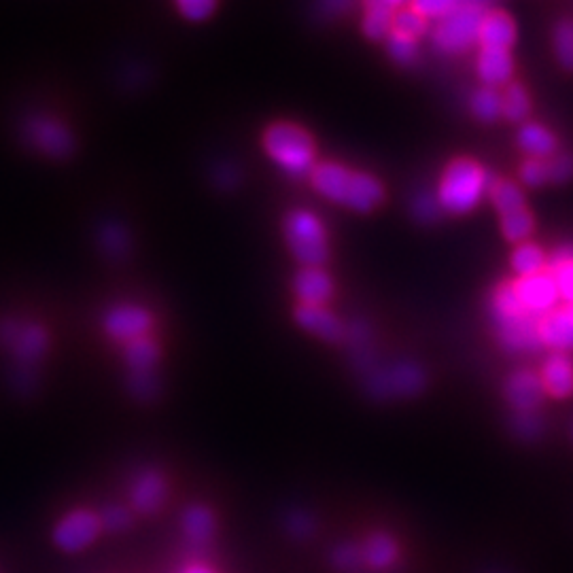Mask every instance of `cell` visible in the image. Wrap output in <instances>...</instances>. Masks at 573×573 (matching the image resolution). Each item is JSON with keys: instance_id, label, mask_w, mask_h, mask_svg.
<instances>
[{"instance_id": "cell-1", "label": "cell", "mask_w": 573, "mask_h": 573, "mask_svg": "<svg viewBox=\"0 0 573 573\" xmlns=\"http://www.w3.org/2000/svg\"><path fill=\"white\" fill-rule=\"evenodd\" d=\"M310 181L323 198L349 206L357 213H370L385 200V187L378 179L334 162H323L312 168Z\"/></svg>"}, {"instance_id": "cell-2", "label": "cell", "mask_w": 573, "mask_h": 573, "mask_svg": "<svg viewBox=\"0 0 573 573\" xmlns=\"http://www.w3.org/2000/svg\"><path fill=\"white\" fill-rule=\"evenodd\" d=\"M493 317L499 342L508 351H535L540 340V319L520 304L514 283H501L493 295Z\"/></svg>"}, {"instance_id": "cell-3", "label": "cell", "mask_w": 573, "mask_h": 573, "mask_svg": "<svg viewBox=\"0 0 573 573\" xmlns=\"http://www.w3.org/2000/svg\"><path fill=\"white\" fill-rule=\"evenodd\" d=\"M264 147L270 158L291 177H306L315 168V141L310 134L287 121L272 124L264 132Z\"/></svg>"}, {"instance_id": "cell-4", "label": "cell", "mask_w": 573, "mask_h": 573, "mask_svg": "<svg viewBox=\"0 0 573 573\" xmlns=\"http://www.w3.org/2000/svg\"><path fill=\"white\" fill-rule=\"evenodd\" d=\"M486 185H489V179L478 162L470 158L453 160L446 166L440 181L438 202L442 211L453 215L470 213L480 202Z\"/></svg>"}, {"instance_id": "cell-5", "label": "cell", "mask_w": 573, "mask_h": 573, "mask_svg": "<svg viewBox=\"0 0 573 573\" xmlns=\"http://www.w3.org/2000/svg\"><path fill=\"white\" fill-rule=\"evenodd\" d=\"M491 7L484 3H457V7L438 22L433 41L448 54H461L478 41L480 24Z\"/></svg>"}, {"instance_id": "cell-6", "label": "cell", "mask_w": 573, "mask_h": 573, "mask_svg": "<svg viewBox=\"0 0 573 573\" xmlns=\"http://www.w3.org/2000/svg\"><path fill=\"white\" fill-rule=\"evenodd\" d=\"M285 236L291 253L304 268H321L327 262V238L321 221L308 211H293L285 221Z\"/></svg>"}, {"instance_id": "cell-7", "label": "cell", "mask_w": 573, "mask_h": 573, "mask_svg": "<svg viewBox=\"0 0 573 573\" xmlns=\"http://www.w3.org/2000/svg\"><path fill=\"white\" fill-rule=\"evenodd\" d=\"M491 200L501 217V232L508 240L518 242L531 236L533 232V215L527 208V200L514 183L495 179L489 185Z\"/></svg>"}, {"instance_id": "cell-8", "label": "cell", "mask_w": 573, "mask_h": 573, "mask_svg": "<svg viewBox=\"0 0 573 573\" xmlns=\"http://www.w3.org/2000/svg\"><path fill=\"white\" fill-rule=\"evenodd\" d=\"M102 533L100 514L88 508L68 512L54 529V542L64 552H81L96 542Z\"/></svg>"}, {"instance_id": "cell-9", "label": "cell", "mask_w": 573, "mask_h": 573, "mask_svg": "<svg viewBox=\"0 0 573 573\" xmlns=\"http://www.w3.org/2000/svg\"><path fill=\"white\" fill-rule=\"evenodd\" d=\"M153 329V315L143 308L134 304H124L113 308L107 319H104V332L115 342L130 344L141 338H147Z\"/></svg>"}, {"instance_id": "cell-10", "label": "cell", "mask_w": 573, "mask_h": 573, "mask_svg": "<svg viewBox=\"0 0 573 573\" xmlns=\"http://www.w3.org/2000/svg\"><path fill=\"white\" fill-rule=\"evenodd\" d=\"M514 291L518 295L520 304H523L529 312L537 317L548 315L554 310V304L559 302V289L554 285L550 272H540L533 276H523V279L514 281Z\"/></svg>"}, {"instance_id": "cell-11", "label": "cell", "mask_w": 573, "mask_h": 573, "mask_svg": "<svg viewBox=\"0 0 573 573\" xmlns=\"http://www.w3.org/2000/svg\"><path fill=\"white\" fill-rule=\"evenodd\" d=\"M26 138L45 155L51 158H66L73 151V134L56 119L37 117L26 126Z\"/></svg>"}, {"instance_id": "cell-12", "label": "cell", "mask_w": 573, "mask_h": 573, "mask_svg": "<svg viewBox=\"0 0 573 573\" xmlns=\"http://www.w3.org/2000/svg\"><path fill=\"white\" fill-rule=\"evenodd\" d=\"M132 506L141 514H155L162 510V506L168 499V482L166 478L155 472L147 470L138 474V478L132 484Z\"/></svg>"}, {"instance_id": "cell-13", "label": "cell", "mask_w": 573, "mask_h": 573, "mask_svg": "<svg viewBox=\"0 0 573 573\" xmlns=\"http://www.w3.org/2000/svg\"><path fill=\"white\" fill-rule=\"evenodd\" d=\"M540 340L559 351H573V304L550 310L540 319Z\"/></svg>"}, {"instance_id": "cell-14", "label": "cell", "mask_w": 573, "mask_h": 573, "mask_svg": "<svg viewBox=\"0 0 573 573\" xmlns=\"http://www.w3.org/2000/svg\"><path fill=\"white\" fill-rule=\"evenodd\" d=\"M425 387V374L412 363H399L385 374H378L372 389L378 395H412Z\"/></svg>"}, {"instance_id": "cell-15", "label": "cell", "mask_w": 573, "mask_h": 573, "mask_svg": "<svg viewBox=\"0 0 573 573\" xmlns=\"http://www.w3.org/2000/svg\"><path fill=\"white\" fill-rule=\"evenodd\" d=\"M542 378L531 372H516L506 382V397L516 412H531L544 402Z\"/></svg>"}, {"instance_id": "cell-16", "label": "cell", "mask_w": 573, "mask_h": 573, "mask_svg": "<svg viewBox=\"0 0 573 573\" xmlns=\"http://www.w3.org/2000/svg\"><path fill=\"white\" fill-rule=\"evenodd\" d=\"M293 317H295V321H298L300 327L306 329V332H310L312 336H317L321 340L338 342L344 336L342 323L323 306L300 304L298 308H295Z\"/></svg>"}, {"instance_id": "cell-17", "label": "cell", "mask_w": 573, "mask_h": 573, "mask_svg": "<svg viewBox=\"0 0 573 573\" xmlns=\"http://www.w3.org/2000/svg\"><path fill=\"white\" fill-rule=\"evenodd\" d=\"M516 26L508 13L499 9H489L484 15L478 32L480 49H508L514 45Z\"/></svg>"}, {"instance_id": "cell-18", "label": "cell", "mask_w": 573, "mask_h": 573, "mask_svg": "<svg viewBox=\"0 0 573 573\" xmlns=\"http://www.w3.org/2000/svg\"><path fill=\"white\" fill-rule=\"evenodd\" d=\"M293 289L306 306H323L334 295V283L321 268H304L295 274Z\"/></svg>"}, {"instance_id": "cell-19", "label": "cell", "mask_w": 573, "mask_h": 573, "mask_svg": "<svg viewBox=\"0 0 573 573\" xmlns=\"http://www.w3.org/2000/svg\"><path fill=\"white\" fill-rule=\"evenodd\" d=\"M540 378L548 395L559 399L573 395V361L567 355L559 353L548 357Z\"/></svg>"}, {"instance_id": "cell-20", "label": "cell", "mask_w": 573, "mask_h": 573, "mask_svg": "<svg viewBox=\"0 0 573 573\" xmlns=\"http://www.w3.org/2000/svg\"><path fill=\"white\" fill-rule=\"evenodd\" d=\"M512 68H514V62L508 49H480L478 75L486 83V88L508 83Z\"/></svg>"}, {"instance_id": "cell-21", "label": "cell", "mask_w": 573, "mask_h": 573, "mask_svg": "<svg viewBox=\"0 0 573 573\" xmlns=\"http://www.w3.org/2000/svg\"><path fill=\"white\" fill-rule=\"evenodd\" d=\"M402 9V3H391V0H372L366 5V15H363V32L368 39L380 41L391 34L393 17Z\"/></svg>"}, {"instance_id": "cell-22", "label": "cell", "mask_w": 573, "mask_h": 573, "mask_svg": "<svg viewBox=\"0 0 573 573\" xmlns=\"http://www.w3.org/2000/svg\"><path fill=\"white\" fill-rule=\"evenodd\" d=\"M183 531L187 540L196 546H206L215 537L217 520L211 508L206 506H191L183 514Z\"/></svg>"}, {"instance_id": "cell-23", "label": "cell", "mask_w": 573, "mask_h": 573, "mask_svg": "<svg viewBox=\"0 0 573 573\" xmlns=\"http://www.w3.org/2000/svg\"><path fill=\"white\" fill-rule=\"evenodd\" d=\"M399 557L397 542L387 533H374L368 537V542L361 548V559L368 567L376 571L389 569Z\"/></svg>"}, {"instance_id": "cell-24", "label": "cell", "mask_w": 573, "mask_h": 573, "mask_svg": "<svg viewBox=\"0 0 573 573\" xmlns=\"http://www.w3.org/2000/svg\"><path fill=\"white\" fill-rule=\"evenodd\" d=\"M126 363L136 376H151L160 361V349L151 336L130 342L124 346Z\"/></svg>"}, {"instance_id": "cell-25", "label": "cell", "mask_w": 573, "mask_h": 573, "mask_svg": "<svg viewBox=\"0 0 573 573\" xmlns=\"http://www.w3.org/2000/svg\"><path fill=\"white\" fill-rule=\"evenodd\" d=\"M518 145L535 160H548L557 151L554 136L540 124H525L518 132Z\"/></svg>"}, {"instance_id": "cell-26", "label": "cell", "mask_w": 573, "mask_h": 573, "mask_svg": "<svg viewBox=\"0 0 573 573\" xmlns=\"http://www.w3.org/2000/svg\"><path fill=\"white\" fill-rule=\"evenodd\" d=\"M512 268L520 274V279H523V276H533V274L544 272L546 268L544 251L540 247L531 245V242H525V245H520L512 255Z\"/></svg>"}, {"instance_id": "cell-27", "label": "cell", "mask_w": 573, "mask_h": 573, "mask_svg": "<svg viewBox=\"0 0 573 573\" xmlns=\"http://www.w3.org/2000/svg\"><path fill=\"white\" fill-rule=\"evenodd\" d=\"M550 276L554 285L559 289V295L567 302L573 304V253H559L554 257L550 266Z\"/></svg>"}, {"instance_id": "cell-28", "label": "cell", "mask_w": 573, "mask_h": 573, "mask_svg": "<svg viewBox=\"0 0 573 573\" xmlns=\"http://www.w3.org/2000/svg\"><path fill=\"white\" fill-rule=\"evenodd\" d=\"M531 111L529 94L520 83H510L506 94L501 96V115H506L512 121L525 119Z\"/></svg>"}, {"instance_id": "cell-29", "label": "cell", "mask_w": 573, "mask_h": 573, "mask_svg": "<svg viewBox=\"0 0 573 573\" xmlns=\"http://www.w3.org/2000/svg\"><path fill=\"white\" fill-rule=\"evenodd\" d=\"M427 30V20L423 15L416 13L412 7H402L395 17H393V34H399V37H408L414 39L421 37Z\"/></svg>"}, {"instance_id": "cell-30", "label": "cell", "mask_w": 573, "mask_h": 573, "mask_svg": "<svg viewBox=\"0 0 573 573\" xmlns=\"http://www.w3.org/2000/svg\"><path fill=\"white\" fill-rule=\"evenodd\" d=\"M472 111L482 121H495L501 115V96L495 88H480L472 96Z\"/></svg>"}, {"instance_id": "cell-31", "label": "cell", "mask_w": 573, "mask_h": 573, "mask_svg": "<svg viewBox=\"0 0 573 573\" xmlns=\"http://www.w3.org/2000/svg\"><path fill=\"white\" fill-rule=\"evenodd\" d=\"M554 51H557L559 62L573 71V22L563 20L554 28Z\"/></svg>"}, {"instance_id": "cell-32", "label": "cell", "mask_w": 573, "mask_h": 573, "mask_svg": "<svg viewBox=\"0 0 573 573\" xmlns=\"http://www.w3.org/2000/svg\"><path fill=\"white\" fill-rule=\"evenodd\" d=\"M546 181L550 183H565L573 177V155L571 153H554L544 160Z\"/></svg>"}, {"instance_id": "cell-33", "label": "cell", "mask_w": 573, "mask_h": 573, "mask_svg": "<svg viewBox=\"0 0 573 573\" xmlns=\"http://www.w3.org/2000/svg\"><path fill=\"white\" fill-rule=\"evenodd\" d=\"M512 429H514L516 436L523 438V440L540 438V433H542L540 414H537L535 410H531V412H516L514 421H512Z\"/></svg>"}, {"instance_id": "cell-34", "label": "cell", "mask_w": 573, "mask_h": 573, "mask_svg": "<svg viewBox=\"0 0 573 573\" xmlns=\"http://www.w3.org/2000/svg\"><path fill=\"white\" fill-rule=\"evenodd\" d=\"M177 11L189 22H204L217 11V3L213 0H181L177 3Z\"/></svg>"}, {"instance_id": "cell-35", "label": "cell", "mask_w": 573, "mask_h": 573, "mask_svg": "<svg viewBox=\"0 0 573 573\" xmlns=\"http://www.w3.org/2000/svg\"><path fill=\"white\" fill-rule=\"evenodd\" d=\"M389 54L395 62L399 64H412L419 56V49H416L414 39L399 37V34H389Z\"/></svg>"}, {"instance_id": "cell-36", "label": "cell", "mask_w": 573, "mask_h": 573, "mask_svg": "<svg viewBox=\"0 0 573 573\" xmlns=\"http://www.w3.org/2000/svg\"><path fill=\"white\" fill-rule=\"evenodd\" d=\"M442 213V206L438 200H433L429 194H421L412 200V215L423 221V223H431L436 221Z\"/></svg>"}, {"instance_id": "cell-37", "label": "cell", "mask_w": 573, "mask_h": 573, "mask_svg": "<svg viewBox=\"0 0 573 573\" xmlns=\"http://www.w3.org/2000/svg\"><path fill=\"white\" fill-rule=\"evenodd\" d=\"M102 531H124L132 525V514L126 508H107L100 514Z\"/></svg>"}, {"instance_id": "cell-38", "label": "cell", "mask_w": 573, "mask_h": 573, "mask_svg": "<svg viewBox=\"0 0 573 573\" xmlns=\"http://www.w3.org/2000/svg\"><path fill=\"white\" fill-rule=\"evenodd\" d=\"M410 7L419 15H423L425 20L427 17H436V20L440 22L442 17H446L450 11L457 7V3H442V0H421V3H412Z\"/></svg>"}, {"instance_id": "cell-39", "label": "cell", "mask_w": 573, "mask_h": 573, "mask_svg": "<svg viewBox=\"0 0 573 573\" xmlns=\"http://www.w3.org/2000/svg\"><path fill=\"white\" fill-rule=\"evenodd\" d=\"M520 177H523V181H525L527 185H531V187H537V185L546 183L544 160L529 158L523 166H520Z\"/></svg>"}, {"instance_id": "cell-40", "label": "cell", "mask_w": 573, "mask_h": 573, "mask_svg": "<svg viewBox=\"0 0 573 573\" xmlns=\"http://www.w3.org/2000/svg\"><path fill=\"white\" fill-rule=\"evenodd\" d=\"M359 559H361V550H357L355 546H342L334 554V565L346 573H351L359 567Z\"/></svg>"}, {"instance_id": "cell-41", "label": "cell", "mask_w": 573, "mask_h": 573, "mask_svg": "<svg viewBox=\"0 0 573 573\" xmlns=\"http://www.w3.org/2000/svg\"><path fill=\"white\" fill-rule=\"evenodd\" d=\"M181 573H217V571H213L211 567H206V565H200V563H191Z\"/></svg>"}]
</instances>
